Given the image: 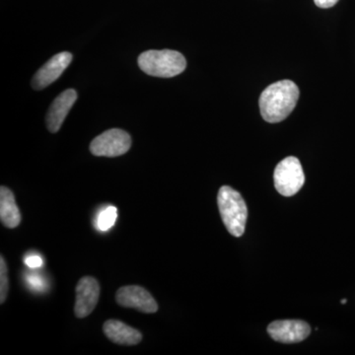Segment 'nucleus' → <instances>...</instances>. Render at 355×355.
Masks as SVG:
<instances>
[{"instance_id": "obj_1", "label": "nucleus", "mask_w": 355, "mask_h": 355, "mask_svg": "<svg viewBox=\"0 0 355 355\" xmlns=\"http://www.w3.org/2000/svg\"><path fill=\"white\" fill-rule=\"evenodd\" d=\"M299 94L298 86L291 80L277 81L266 87L259 102L263 120L270 123L286 120L295 109Z\"/></svg>"}, {"instance_id": "obj_2", "label": "nucleus", "mask_w": 355, "mask_h": 355, "mask_svg": "<svg viewBox=\"0 0 355 355\" xmlns=\"http://www.w3.org/2000/svg\"><path fill=\"white\" fill-rule=\"evenodd\" d=\"M219 212L224 225L234 237L245 232L248 217L246 202L242 196L229 186L221 187L217 196Z\"/></svg>"}, {"instance_id": "obj_3", "label": "nucleus", "mask_w": 355, "mask_h": 355, "mask_svg": "<svg viewBox=\"0 0 355 355\" xmlns=\"http://www.w3.org/2000/svg\"><path fill=\"white\" fill-rule=\"evenodd\" d=\"M137 62L142 71L162 78L179 76L187 67L184 55L171 50L147 51L139 55Z\"/></svg>"}, {"instance_id": "obj_4", "label": "nucleus", "mask_w": 355, "mask_h": 355, "mask_svg": "<svg viewBox=\"0 0 355 355\" xmlns=\"http://www.w3.org/2000/svg\"><path fill=\"white\" fill-rule=\"evenodd\" d=\"M275 186L280 195L292 197L296 195L305 183L302 165L297 158L291 156L280 161L273 174Z\"/></svg>"}, {"instance_id": "obj_5", "label": "nucleus", "mask_w": 355, "mask_h": 355, "mask_svg": "<svg viewBox=\"0 0 355 355\" xmlns=\"http://www.w3.org/2000/svg\"><path fill=\"white\" fill-rule=\"evenodd\" d=\"M132 146V139L127 132L112 128L98 135L90 144L93 155L118 157L128 153Z\"/></svg>"}, {"instance_id": "obj_6", "label": "nucleus", "mask_w": 355, "mask_h": 355, "mask_svg": "<svg viewBox=\"0 0 355 355\" xmlns=\"http://www.w3.org/2000/svg\"><path fill=\"white\" fill-rule=\"evenodd\" d=\"M116 299L121 307L133 308L146 314H153L158 311V304L155 299L141 286L121 287L116 292Z\"/></svg>"}, {"instance_id": "obj_7", "label": "nucleus", "mask_w": 355, "mask_h": 355, "mask_svg": "<svg viewBox=\"0 0 355 355\" xmlns=\"http://www.w3.org/2000/svg\"><path fill=\"white\" fill-rule=\"evenodd\" d=\"M268 333L275 342L296 343L303 342L309 336V324L301 320H282L272 322L268 327Z\"/></svg>"}, {"instance_id": "obj_8", "label": "nucleus", "mask_w": 355, "mask_h": 355, "mask_svg": "<svg viewBox=\"0 0 355 355\" xmlns=\"http://www.w3.org/2000/svg\"><path fill=\"white\" fill-rule=\"evenodd\" d=\"M99 282L94 277H85L79 280L76 286V300L74 313L77 318L89 316L99 301Z\"/></svg>"}, {"instance_id": "obj_9", "label": "nucleus", "mask_w": 355, "mask_h": 355, "mask_svg": "<svg viewBox=\"0 0 355 355\" xmlns=\"http://www.w3.org/2000/svg\"><path fill=\"white\" fill-rule=\"evenodd\" d=\"M71 60V53H67V51L53 55L35 74L32 80L33 88L36 89V90H42V89L48 87L51 83H55L64 73V70L69 67Z\"/></svg>"}, {"instance_id": "obj_10", "label": "nucleus", "mask_w": 355, "mask_h": 355, "mask_svg": "<svg viewBox=\"0 0 355 355\" xmlns=\"http://www.w3.org/2000/svg\"><path fill=\"white\" fill-rule=\"evenodd\" d=\"M76 100L77 93L73 89H67L55 98L46 114V125L51 133H55L60 130Z\"/></svg>"}, {"instance_id": "obj_11", "label": "nucleus", "mask_w": 355, "mask_h": 355, "mask_svg": "<svg viewBox=\"0 0 355 355\" xmlns=\"http://www.w3.org/2000/svg\"><path fill=\"white\" fill-rule=\"evenodd\" d=\"M105 335L112 342L120 345H139L142 340L139 331L118 320H109L103 327Z\"/></svg>"}, {"instance_id": "obj_12", "label": "nucleus", "mask_w": 355, "mask_h": 355, "mask_svg": "<svg viewBox=\"0 0 355 355\" xmlns=\"http://www.w3.org/2000/svg\"><path fill=\"white\" fill-rule=\"evenodd\" d=\"M0 219L7 228H16L21 222L20 210L12 191L6 187L0 188Z\"/></svg>"}, {"instance_id": "obj_13", "label": "nucleus", "mask_w": 355, "mask_h": 355, "mask_svg": "<svg viewBox=\"0 0 355 355\" xmlns=\"http://www.w3.org/2000/svg\"><path fill=\"white\" fill-rule=\"evenodd\" d=\"M118 212L114 207H108L103 209L97 217V227L102 232H106L110 228L113 227L116 223Z\"/></svg>"}, {"instance_id": "obj_14", "label": "nucleus", "mask_w": 355, "mask_h": 355, "mask_svg": "<svg viewBox=\"0 0 355 355\" xmlns=\"http://www.w3.org/2000/svg\"><path fill=\"white\" fill-rule=\"evenodd\" d=\"M9 291L8 268L3 257L0 258V303L6 302Z\"/></svg>"}, {"instance_id": "obj_15", "label": "nucleus", "mask_w": 355, "mask_h": 355, "mask_svg": "<svg viewBox=\"0 0 355 355\" xmlns=\"http://www.w3.org/2000/svg\"><path fill=\"white\" fill-rule=\"evenodd\" d=\"M25 263L29 266V268H37L43 265V260H42L41 257L37 256V254H33V256H29L26 258Z\"/></svg>"}, {"instance_id": "obj_16", "label": "nucleus", "mask_w": 355, "mask_h": 355, "mask_svg": "<svg viewBox=\"0 0 355 355\" xmlns=\"http://www.w3.org/2000/svg\"><path fill=\"white\" fill-rule=\"evenodd\" d=\"M314 2L320 8H331L338 3V0H314Z\"/></svg>"}, {"instance_id": "obj_17", "label": "nucleus", "mask_w": 355, "mask_h": 355, "mask_svg": "<svg viewBox=\"0 0 355 355\" xmlns=\"http://www.w3.org/2000/svg\"><path fill=\"white\" fill-rule=\"evenodd\" d=\"M28 280H29L30 284H32V286L36 287V288H39V287H42V286H43L42 280L40 279L38 277H35V275L30 277Z\"/></svg>"}, {"instance_id": "obj_18", "label": "nucleus", "mask_w": 355, "mask_h": 355, "mask_svg": "<svg viewBox=\"0 0 355 355\" xmlns=\"http://www.w3.org/2000/svg\"><path fill=\"white\" fill-rule=\"evenodd\" d=\"M347 299H343V300H342V304H345V303H347Z\"/></svg>"}]
</instances>
